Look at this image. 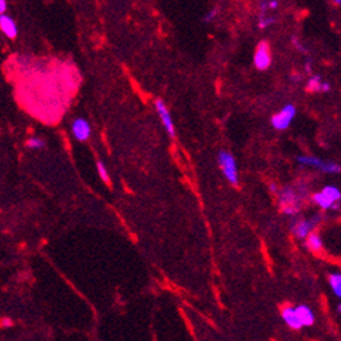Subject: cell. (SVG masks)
<instances>
[{
	"instance_id": "1",
	"label": "cell",
	"mask_w": 341,
	"mask_h": 341,
	"mask_svg": "<svg viewBox=\"0 0 341 341\" xmlns=\"http://www.w3.org/2000/svg\"><path fill=\"white\" fill-rule=\"evenodd\" d=\"M279 195V204L284 215L289 216H297L301 210V201L302 194H300L297 189L292 187H284L277 192Z\"/></svg>"
},
{
	"instance_id": "2",
	"label": "cell",
	"mask_w": 341,
	"mask_h": 341,
	"mask_svg": "<svg viewBox=\"0 0 341 341\" xmlns=\"http://www.w3.org/2000/svg\"><path fill=\"white\" fill-rule=\"evenodd\" d=\"M217 162L219 166L223 171V176L226 177L228 183H231L233 186L238 184V169L237 162L234 159V156L231 155L227 151H220L217 153Z\"/></svg>"
},
{
	"instance_id": "3",
	"label": "cell",
	"mask_w": 341,
	"mask_h": 341,
	"mask_svg": "<svg viewBox=\"0 0 341 341\" xmlns=\"http://www.w3.org/2000/svg\"><path fill=\"white\" fill-rule=\"evenodd\" d=\"M297 162L301 163L302 166H310V167H318L319 170H322L323 173L327 174H339L341 170L340 165L334 163V162H326L322 160L319 157L315 156H298Z\"/></svg>"
},
{
	"instance_id": "4",
	"label": "cell",
	"mask_w": 341,
	"mask_h": 341,
	"mask_svg": "<svg viewBox=\"0 0 341 341\" xmlns=\"http://www.w3.org/2000/svg\"><path fill=\"white\" fill-rule=\"evenodd\" d=\"M295 114H297L295 106L291 103L286 104V106L280 110L279 113H276L272 117V125H273V128L277 130V131H284V130H287L290 127V124H291V121L294 120Z\"/></svg>"
},
{
	"instance_id": "5",
	"label": "cell",
	"mask_w": 341,
	"mask_h": 341,
	"mask_svg": "<svg viewBox=\"0 0 341 341\" xmlns=\"http://www.w3.org/2000/svg\"><path fill=\"white\" fill-rule=\"evenodd\" d=\"M155 107L156 112L159 114V117H160V120H162V124H163L165 130L167 131V134L170 135L171 138H174L176 136V127H174V121L171 119V114L169 112L165 101L163 99H156Z\"/></svg>"
},
{
	"instance_id": "6",
	"label": "cell",
	"mask_w": 341,
	"mask_h": 341,
	"mask_svg": "<svg viewBox=\"0 0 341 341\" xmlns=\"http://www.w3.org/2000/svg\"><path fill=\"white\" fill-rule=\"evenodd\" d=\"M254 63H255V67L260 71H265L270 67L272 54H270L269 45L266 42H260L258 45L256 52H255V57H254Z\"/></svg>"
},
{
	"instance_id": "7",
	"label": "cell",
	"mask_w": 341,
	"mask_h": 341,
	"mask_svg": "<svg viewBox=\"0 0 341 341\" xmlns=\"http://www.w3.org/2000/svg\"><path fill=\"white\" fill-rule=\"evenodd\" d=\"M319 222H321L319 216L313 217L310 220H300V222L292 224V233L298 239H305L307 236L312 231V228L315 227Z\"/></svg>"
},
{
	"instance_id": "8",
	"label": "cell",
	"mask_w": 341,
	"mask_h": 341,
	"mask_svg": "<svg viewBox=\"0 0 341 341\" xmlns=\"http://www.w3.org/2000/svg\"><path fill=\"white\" fill-rule=\"evenodd\" d=\"M71 131L77 141H86L91 136V124L83 117H78L72 121Z\"/></svg>"
},
{
	"instance_id": "9",
	"label": "cell",
	"mask_w": 341,
	"mask_h": 341,
	"mask_svg": "<svg viewBox=\"0 0 341 341\" xmlns=\"http://www.w3.org/2000/svg\"><path fill=\"white\" fill-rule=\"evenodd\" d=\"M0 30L10 39H14L17 36V34H18L16 21L9 16H6V14H0Z\"/></svg>"
},
{
	"instance_id": "10",
	"label": "cell",
	"mask_w": 341,
	"mask_h": 341,
	"mask_svg": "<svg viewBox=\"0 0 341 341\" xmlns=\"http://www.w3.org/2000/svg\"><path fill=\"white\" fill-rule=\"evenodd\" d=\"M302 326H312L315 323V313L308 305H298L294 308Z\"/></svg>"
},
{
	"instance_id": "11",
	"label": "cell",
	"mask_w": 341,
	"mask_h": 341,
	"mask_svg": "<svg viewBox=\"0 0 341 341\" xmlns=\"http://www.w3.org/2000/svg\"><path fill=\"white\" fill-rule=\"evenodd\" d=\"M313 202L319 207H322L323 210H339L340 209V205H339L340 202L331 201L330 198L326 197L322 191L313 195Z\"/></svg>"
},
{
	"instance_id": "12",
	"label": "cell",
	"mask_w": 341,
	"mask_h": 341,
	"mask_svg": "<svg viewBox=\"0 0 341 341\" xmlns=\"http://www.w3.org/2000/svg\"><path fill=\"white\" fill-rule=\"evenodd\" d=\"M281 316H283V321L286 322L291 329L300 330L301 327H302L300 319H298V316H297V313H295V310H294L292 307H287V308H284V309L281 310Z\"/></svg>"
},
{
	"instance_id": "13",
	"label": "cell",
	"mask_w": 341,
	"mask_h": 341,
	"mask_svg": "<svg viewBox=\"0 0 341 341\" xmlns=\"http://www.w3.org/2000/svg\"><path fill=\"white\" fill-rule=\"evenodd\" d=\"M307 247L313 251V252H319L323 249V241H322L321 236L318 233H312L307 236Z\"/></svg>"
},
{
	"instance_id": "14",
	"label": "cell",
	"mask_w": 341,
	"mask_h": 341,
	"mask_svg": "<svg viewBox=\"0 0 341 341\" xmlns=\"http://www.w3.org/2000/svg\"><path fill=\"white\" fill-rule=\"evenodd\" d=\"M329 283H330V287L334 292L336 297H341V274L340 273H331L329 274Z\"/></svg>"
},
{
	"instance_id": "15",
	"label": "cell",
	"mask_w": 341,
	"mask_h": 341,
	"mask_svg": "<svg viewBox=\"0 0 341 341\" xmlns=\"http://www.w3.org/2000/svg\"><path fill=\"white\" fill-rule=\"evenodd\" d=\"M322 192H323V194H324L327 198H330L331 201H334V202H340L341 192L337 187H333V186L324 187V188L322 189Z\"/></svg>"
},
{
	"instance_id": "16",
	"label": "cell",
	"mask_w": 341,
	"mask_h": 341,
	"mask_svg": "<svg viewBox=\"0 0 341 341\" xmlns=\"http://www.w3.org/2000/svg\"><path fill=\"white\" fill-rule=\"evenodd\" d=\"M322 77L321 75H312L308 81V89L312 92H321V85H322Z\"/></svg>"
},
{
	"instance_id": "17",
	"label": "cell",
	"mask_w": 341,
	"mask_h": 341,
	"mask_svg": "<svg viewBox=\"0 0 341 341\" xmlns=\"http://www.w3.org/2000/svg\"><path fill=\"white\" fill-rule=\"evenodd\" d=\"M96 167H98V173H99V176H101V178L103 180L104 183H109L110 181V177H109V171H107V167H106V165H104L103 162H98L96 163Z\"/></svg>"
},
{
	"instance_id": "18",
	"label": "cell",
	"mask_w": 341,
	"mask_h": 341,
	"mask_svg": "<svg viewBox=\"0 0 341 341\" xmlns=\"http://www.w3.org/2000/svg\"><path fill=\"white\" fill-rule=\"evenodd\" d=\"M27 146H28V148H31V149H42V148L45 146V141L41 139V138L34 136V138H30V139H28Z\"/></svg>"
},
{
	"instance_id": "19",
	"label": "cell",
	"mask_w": 341,
	"mask_h": 341,
	"mask_svg": "<svg viewBox=\"0 0 341 341\" xmlns=\"http://www.w3.org/2000/svg\"><path fill=\"white\" fill-rule=\"evenodd\" d=\"M274 22V20L272 18V17H260V20H259V28H268L269 25H272Z\"/></svg>"
},
{
	"instance_id": "20",
	"label": "cell",
	"mask_w": 341,
	"mask_h": 341,
	"mask_svg": "<svg viewBox=\"0 0 341 341\" xmlns=\"http://www.w3.org/2000/svg\"><path fill=\"white\" fill-rule=\"evenodd\" d=\"M331 89V85L330 83H326V81H322V85H321V92L326 93L329 92Z\"/></svg>"
},
{
	"instance_id": "21",
	"label": "cell",
	"mask_w": 341,
	"mask_h": 341,
	"mask_svg": "<svg viewBox=\"0 0 341 341\" xmlns=\"http://www.w3.org/2000/svg\"><path fill=\"white\" fill-rule=\"evenodd\" d=\"M11 324H13V322H11L9 318H3V319H0V327H10Z\"/></svg>"
},
{
	"instance_id": "22",
	"label": "cell",
	"mask_w": 341,
	"mask_h": 341,
	"mask_svg": "<svg viewBox=\"0 0 341 341\" xmlns=\"http://www.w3.org/2000/svg\"><path fill=\"white\" fill-rule=\"evenodd\" d=\"M216 16H217V10L216 9H213V10L210 11L209 14H206V17H205V22H210V21L213 20Z\"/></svg>"
},
{
	"instance_id": "23",
	"label": "cell",
	"mask_w": 341,
	"mask_h": 341,
	"mask_svg": "<svg viewBox=\"0 0 341 341\" xmlns=\"http://www.w3.org/2000/svg\"><path fill=\"white\" fill-rule=\"evenodd\" d=\"M7 10V1L6 0H0V14H4Z\"/></svg>"
},
{
	"instance_id": "24",
	"label": "cell",
	"mask_w": 341,
	"mask_h": 341,
	"mask_svg": "<svg viewBox=\"0 0 341 341\" xmlns=\"http://www.w3.org/2000/svg\"><path fill=\"white\" fill-rule=\"evenodd\" d=\"M268 7L272 9V10H276L279 7V1L277 0H270L269 3H268Z\"/></svg>"
},
{
	"instance_id": "25",
	"label": "cell",
	"mask_w": 341,
	"mask_h": 341,
	"mask_svg": "<svg viewBox=\"0 0 341 341\" xmlns=\"http://www.w3.org/2000/svg\"><path fill=\"white\" fill-rule=\"evenodd\" d=\"M292 42H294V45H295V46H297V49H298V51H300V52H302V53H305V52H307V49H305V48H304V46H302V45H301L300 42L297 41V39H295V38H294V39H292Z\"/></svg>"
},
{
	"instance_id": "26",
	"label": "cell",
	"mask_w": 341,
	"mask_h": 341,
	"mask_svg": "<svg viewBox=\"0 0 341 341\" xmlns=\"http://www.w3.org/2000/svg\"><path fill=\"white\" fill-rule=\"evenodd\" d=\"M305 70H307V72L312 71V67H310V62L307 63V66H305Z\"/></svg>"
},
{
	"instance_id": "27",
	"label": "cell",
	"mask_w": 341,
	"mask_h": 341,
	"mask_svg": "<svg viewBox=\"0 0 341 341\" xmlns=\"http://www.w3.org/2000/svg\"><path fill=\"white\" fill-rule=\"evenodd\" d=\"M334 3H336V4H340L341 0H334Z\"/></svg>"
}]
</instances>
